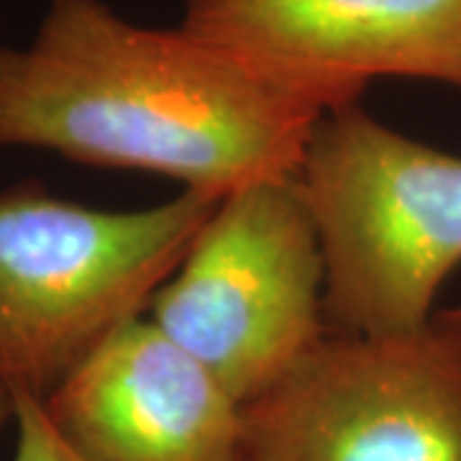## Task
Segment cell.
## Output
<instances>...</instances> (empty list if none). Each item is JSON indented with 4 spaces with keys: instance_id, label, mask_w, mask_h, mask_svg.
<instances>
[{
    "instance_id": "cell-1",
    "label": "cell",
    "mask_w": 461,
    "mask_h": 461,
    "mask_svg": "<svg viewBox=\"0 0 461 461\" xmlns=\"http://www.w3.org/2000/svg\"><path fill=\"white\" fill-rule=\"evenodd\" d=\"M308 87L105 0H50L26 47H0V147L149 172L223 198L295 177L318 121Z\"/></svg>"
},
{
    "instance_id": "cell-2",
    "label": "cell",
    "mask_w": 461,
    "mask_h": 461,
    "mask_svg": "<svg viewBox=\"0 0 461 461\" xmlns=\"http://www.w3.org/2000/svg\"><path fill=\"white\" fill-rule=\"evenodd\" d=\"M326 264L330 333L423 326L461 267V157L390 129L362 100L329 111L297 169Z\"/></svg>"
},
{
    "instance_id": "cell-3",
    "label": "cell",
    "mask_w": 461,
    "mask_h": 461,
    "mask_svg": "<svg viewBox=\"0 0 461 461\" xmlns=\"http://www.w3.org/2000/svg\"><path fill=\"white\" fill-rule=\"evenodd\" d=\"M180 195L100 211L39 185L0 193V375L47 400L115 330L147 315L218 205Z\"/></svg>"
},
{
    "instance_id": "cell-4",
    "label": "cell",
    "mask_w": 461,
    "mask_h": 461,
    "mask_svg": "<svg viewBox=\"0 0 461 461\" xmlns=\"http://www.w3.org/2000/svg\"><path fill=\"white\" fill-rule=\"evenodd\" d=\"M323 295L321 236L295 175L218 200L149 318L247 405L326 336Z\"/></svg>"
},
{
    "instance_id": "cell-5",
    "label": "cell",
    "mask_w": 461,
    "mask_h": 461,
    "mask_svg": "<svg viewBox=\"0 0 461 461\" xmlns=\"http://www.w3.org/2000/svg\"><path fill=\"white\" fill-rule=\"evenodd\" d=\"M244 461H461V305L330 333L244 405Z\"/></svg>"
},
{
    "instance_id": "cell-6",
    "label": "cell",
    "mask_w": 461,
    "mask_h": 461,
    "mask_svg": "<svg viewBox=\"0 0 461 461\" xmlns=\"http://www.w3.org/2000/svg\"><path fill=\"white\" fill-rule=\"evenodd\" d=\"M180 26L333 108L375 80L461 90V0H185Z\"/></svg>"
},
{
    "instance_id": "cell-7",
    "label": "cell",
    "mask_w": 461,
    "mask_h": 461,
    "mask_svg": "<svg viewBox=\"0 0 461 461\" xmlns=\"http://www.w3.org/2000/svg\"><path fill=\"white\" fill-rule=\"evenodd\" d=\"M41 402L85 461H244V405L149 315Z\"/></svg>"
},
{
    "instance_id": "cell-8",
    "label": "cell",
    "mask_w": 461,
    "mask_h": 461,
    "mask_svg": "<svg viewBox=\"0 0 461 461\" xmlns=\"http://www.w3.org/2000/svg\"><path fill=\"white\" fill-rule=\"evenodd\" d=\"M16 454L14 461H85L62 438L39 397L16 393Z\"/></svg>"
},
{
    "instance_id": "cell-9",
    "label": "cell",
    "mask_w": 461,
    "mask_h": 461,
    "mask_svg": "<svg viewBox=\"0 0 461 461\" xmlns=\"http://www.w3.org/2000/svg\"><path fill=\"white\" fill-rule=\"evenodd\" d=\"M16 418V390L0 375V429Z\"/></svg>"
}]
</instances>
